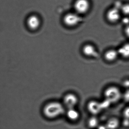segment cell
<instances>
[{
    "instance_id": "cell-20",
    "label": "cell",
    "mask_w": 129,
    "mask_h": 129,
    "mask_svg": "<svg viewBox=\"0 0 129 129\" xmlns=\"http://www.w3.org/2000/svg\"><path fill=\"white\" fill-rule=\"evenodd\" d=\"M124 32H125L126 36L127 37V38L129 39V25H127L126 27Z\"/></svg>"
},
{
    "instance_id": "cell-4",
    "label": "cell",
    "mask_w": 129,
    "mask_h": 129,
    "mask_svg": "<svg viewBox=\"0 0 129 129\" xmlns=\"http://www.w3.org/2000/svg\"><path fill=\"white\" fill-rule=\"evenodd\" d=\"M80 18L79 14L77 13H70L65 15L64 18V23L67 26H75L79 23Z\"/></svg>"
},
{
    "instance_id": "cell-6",
    "label": "cell",
    "mask_w": 129,
    "mask_h": 129,
    "mask_svg": "<svg viewBox=\"0 0 129 129\" xmlns=\"http://www.w3.org/2000/svg\"><path fill=\"white\" fill-rule=\"evenodd\" d=\"M82 52L86 56L90 58H97L99 53L95 46L91 44L85 45L82 48Z\"/></svg>"
},
{
    "instance_id": "cell-18",
    "label": "cell",
    "mask_w": 129,
    "mask_h": 129,
    "mask_svg": "<svg viewBox=\"0 0 129 129\" xmlns=\"http://www.w3.org/2000/svg\"><path fill=\"white\" fill-rule=\"evenodd\" d=\"M123 86L126 89H129V79L124 80L122 82Z\"/></svg>"
},
{
    "instance_id": "cell-17",
    "label": "cell",
    "mask_w": 129,
    "mask_h": 129,
    "mask_svg": "<svg viewBox=\"0 0 129 129\" xmlns=\"http://www.w3.org/2000/svg\"><path fill=\"white\" fill-rule=\"evenodd\" d=\"M123 114L124 118H126L129 119V106L126 107L124 109L123 112Z\"/></svg>"
},
{
    "instance_id": "cell-16",
    "label": "cell",
    "mask_w": 129,
    "mask_h": 129,
    "mask_svg": "<svg viewBox=\"0 0 129 129\" xmlns=\"http://www.w3.org/2000/svg\"><path fill=\"white\" fill-rule=\"evenodd\" d=\"M122 98L127 102H129V89H126L123 94Z\"/></svg>"
},
{
    "instance_id": "cell-11",
    "label": "cell",
    "mask_w": 129,
    "mask_h": 129,
    "mask_svg": "<svg viewBox=\"0 0 129 129\" xmlns=\"http://www.w3.org/2000/svg\"><path fill=\"white\" fill-rule=\"evenodd\" d=\"M117 50L119 56L126 59H129V42L122 45Z\"/></svg>"
},
{
    "instance_id": "cell-1",
    "label": "cell",
    "mask_w": 129,
    "mask_h": 129,
    "mask_svg": "<svg viewBox=\"0 0 129 129\" xmlns=\"http://www.w3.org/2000/svg\"><path fill=\"white\" fill-rule=\"evenodd\" d=\"M64 108L63 106L57 102H52L47 104L44 107L43 113L47 118L54 119L63 114Z\"/></svg>"
},
{
    "instance_id": "cell-8",
    "label": "cell",
    "mask_w": 129,
    "mask_h": 129,
    "mask_svg": "<svg viewBox=\"0 0 129 129\" xmlns=\"http://www.w3.org/2000/svg\"><path fill=\"white\" fill-rule=\"evenodd\" d=\"M119 56L117 50L111 49L107 50L104 54V58L105 61L109 63H113L116 61Z\"/></svg>"
},
{
    "instance_id": "cell-19",
    "label": "cell",
    "mask_w": 129,
    "mask_h": 129,
    "mask_svg": "<svg viewBox=\"0 0 129 129\" xmlns=\"http://www.w3.org/2000/svg\"><path fill=\"white\" fill-rule=\"evenodd\" d=\"M122 124L124 127H126V128L129 127V119L124 118V119L123 120Z\"/></svg>"
},
{
    "instance_id": "cell-3",
    "label": "cell",
    "mask_w": 129,
    "mask_h": 129,
    "mask_svg": "<svg viewBox=\"0 0 129 129\" xmlns=\"http://www.w3.org/2000/svg\"><path fill=\"white\" fill-rule=\"evenodd\" d=\"M74 6L75 12L79 14H83L89 10L90 4L88 0H76Z\"/></svg>"
},
{
    "instance_id": "cell-14",
    "label": "cell",
    "mask_w": 129,
    "mask_h": 129,
    "mask_svg": "<svg viewBox=\"0 0 129 129\" xmlns=\"http://www.w3.org/2000/svg\"><path fill=\"white\" fill-rule=\"evenodd\" d=\"M88 125L90 128L94 129L97 128L99 125V121L97 117L95 116L90 117L88 122Z\"/></svg>"
},
{
    "instance_id": "cell-9",
    "label": "cell",
    "mask_w": 129,
    "mask_h": 129,
    "mask_svg": "<svg viewBox=\"0 0 129 129\" xmlns=\"http://www.w3.org/2000/svg\"><path fill=\"white\" fill-rule=\"evenodd\" d=\"M27 24L30 29L33 30H36L40 26V19L36 15H31L28 17Z\"/></svg>"
},
{
    "instance_id": "cell-7",
    "label": "cell",
    "mask_w": 129,
    "mask_h": 129,
    "mask_svg": "<svg viewBox=\"0 0 129 129\" xmlns=\"http://www.w3.org/2000/svg\"><path fill=\"white\" fill-rule=\"evenodd\" d=\"M78 99L75 95L72 93L67 94L64 98V104L68 109L74 108L78 102Z\"/></svg>"
},
{
    "instance_id": "cell-2",
    "label": "cell",
    "mask_w": 129,
    "mask_h": 129,
    "mask_svg": "<svg viewBox=\"0 0 129 129\" xmlns=\"http://www.w3.org/2000/svg\"><path fill=\"white\" fill-rule=\"evenodd\" d=\"M123 94L120 88L115 85L108 86L104 92V99L109 101L111 104L119 102L122 98Z\"/></svg>"
},
{
    "instance_id": "cell-15",
    "label": "cell",
    "mask_w": 129,
    "mask_h": 129,
    "mask_svg": "<svg viewBox=\"0 0 129 129\" xmlns=\"http://www.w3.org/2000/svg\"><path fill=\"white\" fill-rule=\"evenodd\" d=\"M122 12L125 15H129V4H126L121 7Z\"/></svg>"
},
{
    "instance_id": "cell-13",
    "label": "cell",
    "mask_w": 129,
    "mask_h": 129,
    "mask_svg": "<svg viewBox=\"0 0 129 129\" xmlns=\"http://www.w3.org/2000/svg\"><path fill=\"white\" fill-rule=\"evenodd\" d=\"M67 117L72 121H75L79 119L80 117V114L75 108L68 109L67 113Z\"/></svg>"
},
{
    "instance_id": "cell-12",
    "label": "cell",
    "mask_w": 129,
    "mask_h": 129,
    "mask_svg": "<svg viewBox=\"0 0 129 129\" xmlns=\"http://www.w3.org/2000/svg\"><path fill=\"white\" fill-rule=\"evenodd\" d=\"M119 125V120L115 117L109 119L106 124L108 129H117Z\"/></svg>"
},
{
    "instance_id": "cell-10",
    "label": "cell",
    "mask_w": 129,
    "mask_h": 129,
    "mask_svg": "<svg viewBox=\"0 0 129 129\" xmlns=\"http://www.w3.org/2000/svg\"><path fill=\"white\" fill-rule=\"evenodd\" d=\"M107 16V18L110 22L115 23L119 19L120 14L119 10L117 8H112L108 11Z\"/></svg>"
},
{
    "instance_id": "cell-21",
    "label": "cell",
    "mask_w": 129,
    "mask_h": 129,
    "mask_svg": "<svg viewBox=\"0 0 129 129\" xmlns=\"http://www.w3.org/2000/svg\"><path fill=\"white\" fill-rule=\"evenodd\" d=\"M97 129H108L106 125H99L97 128Z\"/></svg>"
},
{
    "instance_id": "cell-5",
    "label": "cell",
    "mask_w": 129,
    "mask_h": 129,
    "mask_svg": "<svg viewBox=\"0 0 129 129\" xmlns=\"http://www.w3.org/2000/svg\"><path fill=\"white\" fill-rule=\"evenodd\" d=\"M88 111L94 116L100 113L103 110L101 102L97 100H91L89 102L87 105Z\"/></svg>"
}]
</instances>
